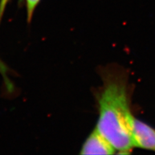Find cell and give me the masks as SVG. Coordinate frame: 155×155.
<instances>
[{"mask_svg":"<svg viewBox=\"0 0 155 155\" xmlns=\"http://www.w3.org/2000/svg\"><path fill=\"white\" fill-rule=\"evenodd\" d=\"M96 129L120 153H129L133 145L134 117L130 112L124 82L108 78L98 99Z\"/></svg>","mask_w":155,"mask_h":155,"instance_id":"6da1fadb","label":"cell"},{"mask_svg":"<svg viewBox=\"0 0 155 155\" xmlns=\"http://www.w3.org/2000/svg\"><path fill=\"white\" fill-rule=\"evenodd\" d=\"M115 148L96 128L93 130L82 145L81 154H113Z\"/></svg>","mask_w":155,"mask_h":155,"instance_id":"7a4b0ae2","label":"cell"},{"mask_svg":"<svg viewBox=\"0 0 155 155\" xmlns=\"http://www.w3.org/2000/svg\"><path fill=\"white\" fill-rule=\"evenodd\" d=\"M133 139L134 146L155 151V129L136 118L133 122Z\"/></svg>","mask_w":155,"mask_h":155,"instance_id":"3957f363","label":"cell"},{"mask_svg":"<svg viewBox=\"0 0 155 155\" xmlns=\"http://www.w3.org/2000/svg\"><path fill=\"white\" fill-rule=\"evenodd\" d=\"M0 74L3 78L5 89L7 93L9 94L14 93L15 92V87L11 79H10L9 78V75L12 74V70L1 58H0Z\"/></svg>","mask_w":155,"mask_h":155,"instance_id":"277c9868","label":"cell"},{"mask_svg":"<svg viewBox=\"0 0 155 155\" xmlns=\"http://www.w3.org/2000/svg\"><path fill=\"white\" fill-rule=\"evenodd\" d=\"M40 0H26L27 22L31 23L32 19L34 12Z\"/></svg>","mask_w":155,"mask_h":155,"instance_id":"5b68a950","label":"cell"},{"mask_svg":"<svg viewBox=\"0 0 155 155\" xmlns=\"http://www.w3.org/2000/svg\"><path fill=\"white\" fill-rule=\"evenodd\" d=\"M8 2V0H1V1H0V23H1L5 9Z\"/></svg>","mask_w":155,"mask_h":155,"instance_id":"8992f818","label":"cell"}]
</instances>
